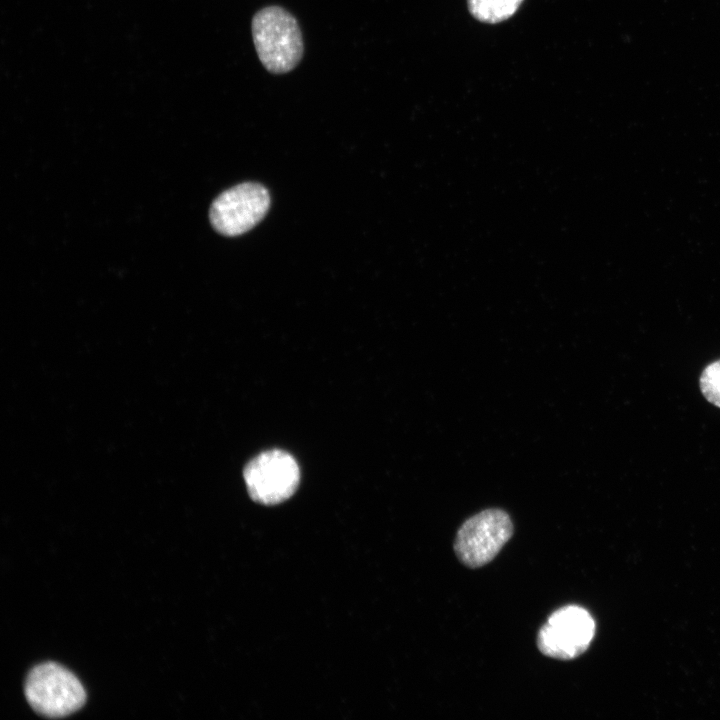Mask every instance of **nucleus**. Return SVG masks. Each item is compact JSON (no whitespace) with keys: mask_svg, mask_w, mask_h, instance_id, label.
I'll use <instances>...</instances> for the list:
<instances>
[{"mask_svg":"<svg viewBox=\"0 0 720 720\" xmlns=\"http://www.w3.org/2000/svg\"><path fill=\"white\" fill-rule=\"evenodd\" d=\"M251 31L257 55L269 72L283 74L298 65L303 38L290 12L279 6L262 8L252 19Z\"/></svg>","mask_w":720,"mask_h":720,"instance_id":"1","label":"nucleus"},{"mask_svg":"<svg viewBox=\"0 0 720 720\" xmlns=\"http://www.w3.org/2000/svg\"><path fill=\"white\" fill-rule=\"evenodd\" d=\"M513 531L507 512L498 508L483 510L460 526L453 545L455 555L466 567L480 568L498 555Z\"/></svg>","mask_w":720,"mask_h":720,"instance_id":"2","label":"nucleus"},{"mask_svg":"<svg viewBox=\"0 0 720 720\" xmlns=\"http://www.w3.org/2000/svg\"><path fill=\"white\" fill-rule=\"evenodd\" d=\"M25 695L30 706L47 717L67 716L80 709L86 700L77 677L56 663H44L31 670Z\"/></svg>","mask_w":720,"mask_h":720,"instance_id":"3","label":"nucleus"},{"mask_svg":"<svg viewBox=\"0 0 720 720\" xmlns=\"http://www.w3.org/2000/svg\"><path fill=\"white\" fill-rule=\"evenodd\" d=\"M595 634L591 614L578 605H567L555 610L537 634L539 651L550 658L572 660L590 646Z\"/></svg>","mask_w":720,"mask_h":720,"instance_id":"4","label":"nucleus"},{"mask_svg":"<svg viewBox=\"0 0 720 720\" xmlns=\"http://www.w3.org/2000/svg\"><path fill=\"white\" fill-rule=\"evenodd\" d=\"M270 206L268 190L258 183H242L221 193L212 203L209 217L224 236H238L252 229Z\"/></svg>","mask_w":720,"mask_h":720,"instance_id":"5","label":"nucleus"},{"mask_svg":"<svg viewBox=\"0 0 720 720\" xmlns=\"http://www.w3.org/2000/svg\"><path fill=\"white\" fill-rule=\"evenodd\" d=\"M250 496L262 504H277L288 499L297 489L300 470L287 452L270 450L253 458L244 469Z\"/></svg>","mask_w":720,"mask_h":720,"instance_id":"6","label":"nucleus"},{"mask_svg":"<svg viewBox=\"0 0 720 720\" xmlns=\"http://www.w3.org/2000/svg\"><path fill=\"white\" fill-rule=\"evenodd\" d=\"M523 0H468L470 13L484 23H499L515 14Z\"/></svg>","mask_w":720,"mask_h":720,"instance_id":"7","label":"nucleus"},{"mask_svg":"<svg viewBox=\"0 0 720 720\" xmlns=\"http://www.w3.org/2000/svg\"><path fill=\"white\" fill-rule=\"evenodd\" d=\"M699 383L703 396L713 405L720 407V360L704 368Z\"/></svg>","mask_w":720,"mask_h":720,"instance_id":"8","label":"nucleus"}]
</instances>
